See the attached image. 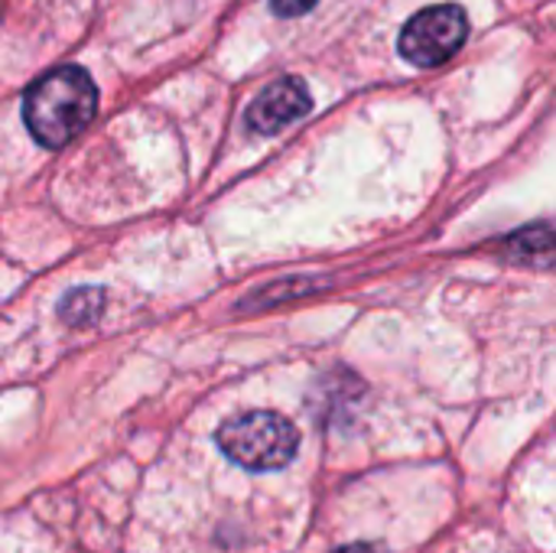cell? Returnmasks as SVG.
Masks as SVG:
<instances>
[{"label": "cell", "mask_w": 556, "mask_h": 553, "mask_svg": "<svg viewBox=\"0 0 556 553\" xmlns=\"http://www.w3.org/2000/svg\"><path fill=\"white\" fill-rule=\"evenodd\" d=\"M98 111L94 78L78 65H59L23 95V121L39 147L59 150L75 140Z\"/></svg>", "instance_id": "6da1fadb"}, {"label": "cell", "mask_w": 556, "mask_h": 553, "mask_svg": "<svg viewBox=\"0 0 556 553\" xmlns=\"http://www.w3.org/2000/svg\"><path fill=\"white\" fill-rule=\"evenodd\" d=\"M218 447L222 453L238 463L241 469L251 473H270V469H283L300 447V433L296 427L270 411H251L244 417L228 420L218 430Z\"/></svg>", "instance_id": "7a4b0ae2"}, {"label": "cell", "mask_w": 556, "mask_h": 553, "mask_svg": "<svg viewBox=\"0 0 556 553\" xmlns=\"http://www.w3.org/2000/svg\"><path fill=\"white\" fill-rule=\"evenodd\" d=\"M466 36H469V20H466L463 7L440 3V7H427L417 16H410L407 26L401 29L397 46L410 65L433 68V65H443L446 59H453L463 49Z\"/></svg>", "instance_id": "3957f363"}, {"label": "cell", "mask_w": 556, "mask_h": 553, "mask_svg": "<svg viewBox=\"0 0 556 553\" xmlns=\"http://www.w3.org/2000/svg\"><path fill=\"white\" fill-rule=\"evenodd\" d=\"M313 98L303 78H277L274 85H267L248 108V127L254 134H277L283 127H290L293 121H300L303 114H309Z\"/></svg>", "instance_id": "277c9868"}, {"label": "cell", "mask_w": 556, "mask_h": 553, "mask_svg": "<svg viewBox=\"0 0 556 553\" xmlns=\"http://www.w3.org/2000/svg\"><path fill=\"white\" fill-rule=\"evenodd\" d=\"M508 257L525 264H556V225H538L511 235Z\"/></svg>", "instance_id": "5b68a950"}, {"label": "cell", "mask_w": 556, "mask_h": 553, "mask_svg": "<svg viewBox=\"0 0 556 553\" xmlns=\"http://www.w3.org/2000/svg\"><path fill=\"white\" fill-rule=\"evenodd\" d=\"M104 306V293L98 287H81V290H72L62 303H59V313L65 323H75V326H85L91 323Z\"/></svg>", "instance_id": "8992f818"}, {"label": "cell", "mask_w": 556, "mask_h": 553, "mask_svg": "<svg viewBox=\"0 0 556 553\" xmlns=\"http://www.w3.org/2000/svg\"><path fill=\"white\" fill-rule=\"evenodd\" d=\"M277 16H303L306 10L316 7V0H270Z\"/></svg>", "instance_id": "52a82bcc"}, {"label": "cell", "mask_w": 556, "mask_h": 553, "mask_svg": "<svg viewBox=\"0 0 556 553\" xmlns=\"http://www.w3.org/2000/svg\"><path fill=\"white\" fill-rule=\"evenodd\" d=\"M332 553H388L381 544H345V548H336Z\"/></svg>", "instance_id": "ba28073f"}]
</instances>
